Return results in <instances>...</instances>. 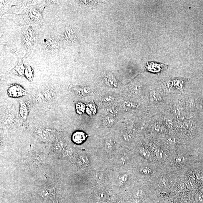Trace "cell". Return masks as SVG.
Returning a JSON list of instances; mask_svg holds the SVG:
<instances>
[{
	"instance_id": "cell-6",
	"label": "cell",
	"mask_w": 203,
	"mask_h": 203,
	"mask_svg": "<svg viewBox=\"0 0 203 203\" xmlns=\"http://www.w3.org/2000/svg\"><path fill=\"white\" fill-rule=\"evenodd\" d=\"M104 80L106 85L109 87L116 88L118 87L117 82L111 74H108L105 76Z\"/></svg>"
},
{
	"instance_id": "cell-13",
	"label": "cell",
	"mask_w": 203,
	"mask_h": 203,
	"mask_svg": "<svg viewBox=\"0 0 203 203\" xmlns=\"http://www.w3.org/2000/svg\"><path fill=\"white\" fill-rule=\"evenodd\" d=\"M24 75L29 81H32L33 78V72L32 69L30 66H28L25 69Z\"/></svg>"
},
{
	"instance_id": "cell-4",
	"label": "cell",
	"mask_w": 203,
	"mask_h": 203,
	"mask_svg": "<svg viewBox=\"0 0 203 203\" xmlns=\"http://www.w3.org/2000/svg\"><path fill=\"white\" fill-rule=\"evenodd\" d=\"M88 135L82 131L77 130L73 134L72 136V140L74 144L80 145L86 142Z\"/></svg>"
},
{
	"instance_id": "cell-16",
	"label": "cell",
	"mask_w": 203,
	"mask_h": 203,
	"mask_svg": "<svg viewBox=\"0 0 203 203\" xmlns=\"http://www.w3.org/2000/svg\"><path fill=\"white\" fill-rule=\"evenodd\" d=\"M127 90L128 92L132 93V94H138L140 92L139 88L137 86L135 85H129L127 87Z\"/></svg>"
},
{
	"instance_id": "cell-11",
	"label": "cell",
	"mask_w": 203,
	"mask_h": 203,
	"mask_svg": "<svg viewBox=\"0 0 203 203\" xmlns=\"http://www.w3.org/2000/svg\"><path fill=\"white\" fill-rule=\"evenodd\" d=\"M24 71L25 70L23 65H18L13 69L12 72L13 73L16 75L22 76L24 74Z\"/></svg>"
},
{
	"instance_id": "cell-14",
	"label": "cell",
	"mask_w": 203,
	"mask_h": 203,
	"mask_svg": "<svg viewBox=\"0 0 203 203\" xmlns=\"http://www.w3.org/2000/svg\"><path fill=\"white\" fill-rule=\"evenodd\" d=\"M77 93L82 96H86L89 95L91 93L90 88L88 87H85L82 88H79L78 89Z\"/></svg>"
},
{
	"instance_id": "cell-8",
	"label": "cell",
	"mask_w": 203,
	"mask_h": 203,
	"mask_svg": "<svg viewBox=\"0 0 203 203\" xmlns=\"http://www.w3.org/2000/svg\"><path fill=\"white\" fill-rule=\"evenodd\" d=\"M139 154L142 157L148 160H150L152 158L151 153L150 151L146 148L144 147H141L138 149Z\"/></svg>"
},
{
	"instance_id": "cell-20",
	"label": "cell",
	"mask_w": 203,
	"mask_h": 203,
	"mask_svg": "<svg viewBox=\"0 0 203 203\" xmlns=\"http://www.w3.org/2000/svg\"><path fill=\"white\" fill-rule=\"evenodd\" d=\"M106 111L108 113V114H112L113 115H115L117 113L116 109L114 108H112V107L107 108L106 109Z\"/></svg>"
},
{
	"instance_id": "cell-15",
	"label": "cell",
	"mask_w": 203,
	"mask_h": 203,
	"mask_svg": "<svg viewBox=\"0 0 203 203\" xmlns=\"http://www.w3.org/2000/svg\"><path fill=\"white\" fill-rule=\"evenodd\" d=\"M96 110L95 106L93 104H89L86 107V113L89 115H92L95 114Z\"/></svg>"
},
{
	"instance_id": "cell-17",
	"label": "cell",
	"mask_w": 203,
	"mask_h": 203,
	"mask_svg": "<svg viewBox=\"0 0 203 203\" xmlns=\"http://www.w3.org/2000/svg\"><path fill=\"white\" fill-rule=\"evenodd\" d=\"M123 105L127 108H138V105L137 104L130 102L129 101H125L123 102Z\"/></svg>"
},
{
	"instance_id": "cell-18",
	"label": "cell",
	"mask_w": 203,
	"mask_h": 203,
	"mask_svg": "<svg viewBox=\"0 0 203 203\" xmlns=\"http://www.w3.org/2000/svg\"><path fill=\"white\" fill-rule=\"evenodd\" d=\"M114 98L113 96L106 95L104 96L102 98L101 100L102 102L104 103H110L114 101Z\"/></svg>"
},
{
	"instance_id": "cell-19",
	"label": "cell",
	"mask_w": 203,
	"mask_h": 203,
	"mask_svg": "<svg viewBox=\"0 0 203 203\" xmlns=\"http://www.w3.org/2000/svg\"><path fill=\"white\" fill-rule=\"evenodd\" d=\"M150 98L152 100L154 101H160L161 99L159 95L155 91H152L150 92Z\"/></svg>"
},
{
	"instance_id": "cell-2",
	"label": "cell",
	"mask_w": 203,
	"mask_h": 203,
	"mask_svg": "<svg viewBox=\"0 0 203 203\" xmlns=\"http://www.w3.org/2000/svg\"><path fill=\"white\" fill-rule=\"evenodd\" d=\"M132 156L125 149H119L108 162V167L118 171L129 170L132 159Z\"/></svg>"
},
{
	"instance_id": "cell-22",
	"label": "cell",
	"mask_w": 203,
	"mask_h": 203,
	"mask_svg": "<svg viewBox=\"0 0 203 203\" xmlns=\"http://www.w3.org/2000/svg\"><path fill=\"white\" fill-rule=\"evenodd\" d=\"M51 199L53 200V203H58V201H57V199H56L55 196L53 197Z\"/></svg>"
},
{
	"instance_id": "cell-5",
	"label": "cell",
	"mask_w": 203,
	"mask_h": 203,
	"mask_svg": "<svg viewBox=\"0 0 203 203\" xmlns=\"http://www.w3.org/2000/svg\"><path fill=\"white\" fill-rule=\"evenodd\" d=\"M30 112L29 105L24 102H21L20 104L19 113L23 119L26 120Z\"/></svg>"
},
{
	"instance_id": "cell-12",
	"label": "cell",
	"mask_w": 203,
	"mask_h": 203,
	"mask_svg": "<svg viewBox=\"0 0 203 203\" xmlns=\"http://www.w3.org/2000/svg\"><path fill=\"white\" fill-rule=\"evenodd\" d=\"M86 106L81 102H78L76 105V109L77 114L79 115L83 114L86 111Z\"/></svg>"
},
{
	"instance_id": "cell-10",
	"label": "cell",
	"mask_w": 203,
	"mask_h": 203,
	"mask_svg": "<svg viewBox=\"0 0 203 203\" xmlns=\"http://www.w3.org/2000/svg\"><path fill=\"white\" fill-rule=\"evenodd\" d=\"M138 171L140 174L144 176H149L151 174L152 172L150 168L145 165H142L140 167Z\"/></svg>"
},
{
	"instance_id": "cell-21",
	"label": "cell",
	"mask_w": 203,
	"mask_h": 203,
	"mask_svg": "<svg viewBox=\"0 0 203 203\" xmlns=\"http://www.w3.org/2000/svg\"><path fill=\"white\" fill-rule=\"evenodd\" d=\"M175 160L177 163L181 164V163H183V162H184V160H185V159L184 157L179 156V157H177L176 158Z\"/></svg>"
},
{
	"instance_id": "cell-9",
	"label": "cell",
	"mask_w": 203,
	"mask_h": 203,
	"mask_svg": "<svg viewBox=\"0 0 203 203\" xmlns=\"http://www.w3.org/2000/svg\"><path fill=\"white\" fill-rule=\"evenodd\" d=\"M121 137L122 140L125 142H129L132 138V135L130 131L128 130H125L121 133Z\"/></svg>"
},
{
	"instance_id": "cell-3",
	"label": "cell",
	"mask_w": 203,
	"mask_h": 203,
	"mask_svg": "<svg viewBox=\"0 0 203 203\" xmlns=\"http://www.w3.org/2000/svg\"><path fill=\"white\" fill-rule=\"evenodd\" d=\"M28 92L20 85L13 84L9 86L7 89L8 96L10 98L21 97L26 96Z\"/></svg>"
},
{
	"instance_id": "cell-7",
	"label": "cell",
	"mask_w": 203,
	"mask_h": 203,
	"mask_svg": "<svg viewBox=\"0 0 203 203\" xmlns=\"http://www.w3.org/2000/svg\"><path fill=\"white\" fill-rule=\"evenodd\" d=\"M115 119L112 114H108L105 115L103 119V124L105 127L108 128H111L114 125Z\"/></svg>"
},
{
	"instance_id": "cell-1",
	"label": "cell",
	"mask_w": 203,
	"mask_h": 203,
	"mask_svg": "<svg viewBox=\"0 0 203 203\" xmlns=\"http://www.w3.org/2000/svg\"><path fill=\"white\" fill-rule=\"evenodd\" d=\"M129 171V170L118 171L110 169L111 191L117 192H126L128 191L130 186L132 174Z\"/></svg>"
}]
</instances>
